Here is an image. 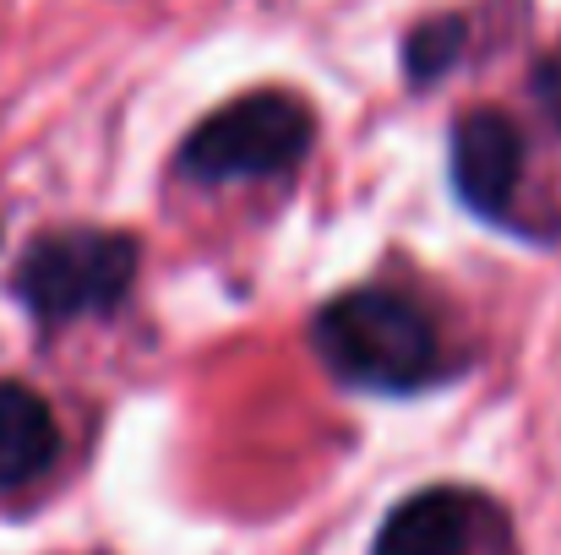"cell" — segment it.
<instances>
[{
	"mask_svg": "<svg viewBox=\"0 0 561 555\" xmlns=\"http://www.w3.org/2000/svg\"><path fill=\"white\" fill-rule=\"evenodd\" d=\"M311 349L344 386L360 392H420L447 375L436 322L398 289H344L311 316Z\"/></svg>",
	"mask_w": 561,
	"mask_h": 555,
	"instance_id": "cell-1",
	"label": "cell"
},
{
	"mask_svg": "<svg viewBox=\"0 0 561 555\" xmlns=\"http://www.w3.org/2000/svg\"><path fill=\"white\" fill-rule=\"evenodd\" d=\"M137 267H142V245L126 229H93V223L44 229L38 240H27L11 273V294L44 327H60V322L115 311L131 294Z\"/></svg>",
	"mask_w": 561,
	"mask_h": 555,
	"instance_id": "cell-2",
	"label": "cell"
},
{
	"mask_svg": "<svg viewBox=\"0 0 561 555\" xmlns=\"http://www.w3.org/2000/svg\"><path fill=\"white\" fill-rule=\"evenodd\" d=\"M317 142V115L300 93L262 88L245 99H229L207 120H196L175 153V170L186 181H267L289 175Z\"/></svg>",
	"mask_w": 561,
	"mask_h": 555,
	"instance_id": "cell-3",
	"label": "cell"
},
{
	"mask_svg": "<svg viewBox=\"0 0 561 555\" xmlns=\"http://www.w3.org/2000/svg\"><path fill=\"white\" fill-rule=\"evenodd\" d=\"M371 555H518L513 523L485 490L431 485L398 501L376 534Z\"/></svg>",
	"mask_w": 561,
	"mask_h": 555,
	"instance_id": "cell-4",
	"label": "cell"
},
{
	"mask_svg": "<svg viewBox=\"0 0 561 555\" xmlns=\"http://www.w3.org/2000/svg\"><path fill=\"white\" fill-rule=\"evenodd\" d=\"M524 164H529V142L502 109L480 104V109L458 115L453 148H447V170H453L458 201L474 218H485V223H507L513 218Z\"/></svg>",
	"mask_w": 561,
	"mask_h": 555,
	"instance_id": "cell-5",
	"label": "cell"
},
{
	"mask_svg": "<svg viewBox=\"0 0 561 555\" xmlns=\"http://www.w3.org/2000/svg\"><path fill=\"white\" fill-rule=\"evenodd\" d=\"M55 458H60L55 408L33 386L0 381V490H22L44 479Z\"/></svg>",
	"mask_w": 561,
	"mask_h": 555,
	"instance_id": "cell-6",
	"label": "cell"
},
{
	"mask_svg": "<svg viewBox=\"0 0 561 555\" xmlns=\"http://www.w3.org/2000/svg\"><path fill=\"white\" fill-rule=\"evenodd\" d=\"M458 60H463V16L442 11V16L409 27V38H403V77H409L414 88L442 82Z\"/></svg>",
	"mask_w": 561,
	"mask_h": 555,
	"instance_id": "cell-7",
	"label": "cell"
},
{
	"mask_svg": "<svg viewBox=\"0 0 561 555\" xmlns=\"http://www.w3.org/2000/svg\"><path fill=\"white\" fill-rule=\"evenodd\" d=\"M535 99H540V109H546L551 120H561V49L535 66Z\"/></svg>",
	"mask_w": 561,
	"mask_h": 555,
	"instance_id": "cell-8",
	"label": "cell"
}]
</instances>
